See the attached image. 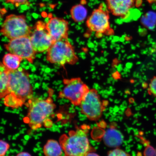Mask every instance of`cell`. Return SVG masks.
Masks as SVG:
<instances>
[{
  "instance_id": "24",
  "label": "cell",
  "mask_w": 156,
  "mask_h": 156,
  "mask_svg": "<svg viewBox=\"0 0 156 156\" xmlns=\"http://www.w3.org/2000/svg\"><path fill=\"white\" fill-rule=\"evenodd\" d=\"M16 156H32L30 154L26 152H21L17 154Z\"/></svg>"
},
{
  "instance_id": "18",
  "label": "cell",
  "mask_w": 156,
  "mask_h": 156,
  "mask_svg": "<svg viewBox=\"0 0 156 156\" xmlns=\"http://www.w3.org/2000/svg\"><path fill=\"white\" fill-rule=\"evenodd\" d=\"M24 102L14 95L9 94L5 97L4 103L6 106L15 108L21 107Z\"/></svg>"
},
{
  "instance_id": "25",
  "label": "cell",
  "mask_w": 156,
  "mask_h": 156,
  "mask_svg": "<svg viewBox=\"0 0 156 156\" xmlns=\"http://www.w3.org/2000/svg\"><path fill=\"white\" fill-rule=\"evenodd\" d=\"M94 151H90L85 156H99L98 154L95 153Z\"/></svg>"
},
{
  "instance_id": "9",
  "label": "cell",
  "mask_w": 156,
  "mask_h": 156,
  "mask_svg": "<svg viewBox=\"0 0 156 156\" xmlns=\"http://www.w3.org/2000/svg\"><path fill=\"white\" fill-rule=\"evenodd\" d=\"M4 47L10 53L26 59L29 63H34L37 52L33 47L29 37L11 40L8 43L4 45Z\"/></svg>"
},
{
  "instance_id": "16",
  "label": "cell",
  "mask_w": 156,
  "mask_h": 156,
  "mask_svg": "<svg viewBox=\"0 0 156 156\" xmlns=\"http://www.w3.org/2000/svg\"><path fill=\"white\" fill-rule=\"evenodd\" d=\"M23 58L11 53L5 54L3 58L2 63L8 69L16 70L18 69Z\"/></svg>"
},
{
  "instance_id": "3",
  "label": "cell",
  "mask_w": 156,
  "mask_h": 156,
  "mask_svg": "<svg viewBox=\"0 0 156 156\" xmlns=\"http://www.w3.org/2000/svg\"><path fill=\"white\" fill-rule=\"evenodd\" d=\"M9 91L24 103L32 98L33 89L26 70L20 68L16 70H8Z\"/></svg>"
},
{
  "instance_id": "23",
  "label": "cell",
  "mask_w": 156,
  "mask_h": 156,
  "mask_svg": "<svg viewBox=\"0 0 156 156\" xmlns=\"http://www.w3.org/2000/svg\"><path fill=\"white\" fill-rule=\"evenodd\" d=\"M52 123L51 120L49 119L46 121L44 123V126L46 128H50L52 126Z\"/></svg>"
},
{
  "instance_id": "2",
  "label": "cell",
  "mask_w": 156,
  "mask_h": 156,
  "mask_svg": "<svg viewBox=\"0 0 156 156\" xmlns=\"http://www.w3.org/2000/svg\"><path fill=\"white\" fill-rule=\"evenodd\" d=\"M28 112L24 121L33 130H36L44 125L53 115L55 104L51 98L46 99L32 98L28 101Z\"/></svg>"
},
{
  "instance_id": "11",
  "label": "cell",
  "mask_w": 156,
  "mask_h": 156,
  "mask_svg": "<svg viewBox=\"0 0 156 156\" xmlns=\"http://www.w3.org/2000/svg\"><path fill=\"white\" fill-rule=\"evenodd\" d=\"M46 27L54 42L68 40V23L65 19L52 17L46 23Z\"/></svg>"
},
{
  "instance_id": "6",
  "label": "cell",
  "mask_w": 156,
  "mask_h": 156,
  "mask_svg": "<svg viewBox=\"0 0 156 156\" xmlns=\"http://www.w3.org/2000/svg\"><path fill=\"white\" fill-rule=\"evenodd\" d=\"M32 28L27 24L23 15L8 16L2 26L1 32L3 36L12 40L23 37H29Z\"/></svg>"
},
{
  "instance_id": "20",
  "label": "cell",
  "mask_w": 156,
  "mask_h": 156,
  "mask_svg": "<svg viewBox=\"0 0 156 156\" xmlns=\"http://www.w3.org/2000/svg\"><path fill=\"white\" fill-rule=\"evenodd\" d=\"M107 156H130L129 154L122 149L116 148L109 152Z\"/></svg>"
},
{
  "instance_id": "10",
  "label": "cell",
  "mask_w": 156,
  "mask_h": 156,
  "mask_svg": "<svg viewBox=\"0 0 156 156\" xmlns=\"http://www.w3.org/2000/svg\"><path fill=\"white\" fill-rule=\"evenodd\" d=\"M29 37L37 53L48 51L54 43L46 29V24L41 21L35 24Z\"/></svg>"
},
{
  "instance_id": "4",
  "label": "cell",
  "mask_w": 156,
  "mask_h": 156,
  "mask_svg": "<svg viewBox=\"0 0 156 156\" xmlns=\"http://www.w3.org/2000/svg\"><path fill=\"white\" fill-rule=\"evenodd\" d=\"M46 60L64 67L66 64L74 65L79 59L73 47L67 40L54 42L47 51Z\"/></svg>"
},
{
  "instance_id": "12",
  "label": "cell",
  "mask_w": 156,
  "mask_h": 156,
  "mask_svg": "<svg viewBox=\"0 0 156 156\" xmlns=\"http://www.w3.org/2000/svg\"><path fill=\"white\" fill-rule=\"evenodd\" d=\"M135 0H106L107 8L115 16L124 18L134 7Z\"/></svg>"
},
{
  "instance_id": "21",
  "label": "cell",
  "mask_w": 156,
  "mask_h": 156,
  "mask_svg": "<svg viewBox=\"0 0 156 156\" xmlns=\"http://www.w3.org/2000/svg\"><path fill=\"white\" fill-rule=\"evenodd\" d=\"M0 145H1L0 156H4L9 149V144L6 142L1 140L0 141Z\"/></svg>"
},
{
  "instance_id": "1",
  "label": "cell",
  "mask_w": 156,
  "mask_h": 156,
  "mask_svg": "<svg viewBox=\"0 0 156 156\" xmlns=\"http://www.w3.org/2000/svg\"><path fill=\"white\" fill-rule=\"evenodd\" d=\"M88 128L87 126H82L60 136L59 142L64 156H85L90 151H94L88 138Z\"/></svg>"
},
{
  "instance_id": "15",
  "label": "cell",
  "mask_w": 156,
  "mask_h": 156,
  "mask_svg": "<svg viewBox=\"0 0 156 156\" xmlns=\"http://www.w3.org/2000/svg\"><path fill=\"white\" fill-rule=\"evenodd\" d=\"M1 75H0V97L1 98H5L9 94L8 69L1 63L0 66Z\"/></svg>"
},
{
  "instance_id": "5",
  "label": "cell",
  "mask_w": 156,
  "mask_h": 156,
  "mask_svg": "<svg viewBox=\"0 0 156 156\" xmlns=\"http://www.w3.org/2000/svg\"><path fill=\"white\" fill-rule=\"evenodd\" d=\"M107 9L106 5L101 3L97 9L93 11L87 21V28L91 32L95 33L98 37L105 35H112L114 33L110 26Z\"/></svg>"
},
{
  "instance_id": "14",
  "label": "cell",
  "mask_w": 156,
  "mask_h": 156,
  "mask_svg": "<svg viewBox=\"0 0 156 156\" xmlns=\"http://www.w3.org/2000/svg\"><path fill=\"white\" fill-rule=\"evenodd\" d=\"M63 151L59 142L52 139L48 140L43 149L45 156H61Z\"/></svg>"
},
{
  "instance_id": "7",
  "label": "cell",
  "mask_w": 156,
  "mask_h": 156,
  "mask_svg": "<svg viewBox=\"0 0 156 156\" xmlns=\"http://www.w3.org/2000/svg\"><path fill=\"white\" fill-rule=\"evenodd\" d=\"M105 102L101 100L96 89H89L80 105L81 112L89 120L97 121L102 116L106 108L107 104Z\"/></svg>"
},
{
  "instance_id": "8",
  "label": "cell",
  "mask_w": 156,
  "mask_h": 156,
  "mask_svg": "<svg viewBox=\"0 0 156 156\" xmlns=\"http://www.w3.org/2000/svg\"><path fill=\"white\" fill-rule=\"evenodd\" d=\"M63 82L65 87L60 92L58 97L68 99L75 106H80L89 90L88 87L80 78L64 79Z\"/></svg>"
},
{
  "instance_id": "13",
  "label": "cell",
  "mask_w": 156,
  "mask_h": 156,
  "mask_svg": "<svg viewBox=\"0 0 156 156\" xmlns=\"http://www.w3.org/2000/svg\"><path fill=\"white\" fill-rule=\"evenodd\" d=\"M103 140L108 147H116L121 145L123 136L121 133L114 128H111L105 133Z\"/></svg>"
},
{
  "instance_id": "19",
  "label": "cell",
  "mask_w": 156,
  "mask_h": 156,
  "mask_svg": "<svg viewBox=\"0 0 156 156\" xmlns=\"http://www.w3.org/2000/svg\"><path fill=\"white\" fill-rule=\"evenodd\" d=\"M148 92L150 95L156 98V76L151 79L148 87Z\"/></svg>"
},
{
  "instance_id": "26",
  "label": "cell",
  "mask_w": 156,
  "mask_h": 156,
  "mask_svg": "<svg viewBox=\"0 0 156 156\" xmlns=\"http://www.w3.org/2000/svg\"><path fill=\"white\" fill-rule=\"evenodd\" d=\"M147 1L150 4L156 3V0H147Z\"/></svg>"
},
{
  "instance_id": "17",
  "label": "cell",
  "mask_w": 156,
  "mask_h": 156,
  "mask_svg": "<svg viewBox=\"0 0 156 156\" xmlns=\"http://www.w3.org/2000/svg\"><path fill=\"white\" fill-rule=\"evenodd\" d=\"M72 19L76 22H81L84 20L87 15L85 7L81 4L74 6L70 11Z\"/></svg>"
},
{
  "instance_id": "22",
  "label": "cell",
  "mask_w": 156,
  "mask_h": 156,
  "mask_svg": "<svg viewBox=\"0 0 156 156\" xmlns=\"http://www.w3.org/2000/svg\"><path fill=\"white\" fill-rule=\"evenodd\" d=\"M6 2L8 3H11L17 6L21 5H29V4L28 0H6Z\"/></svg>"
}]
</instances>
